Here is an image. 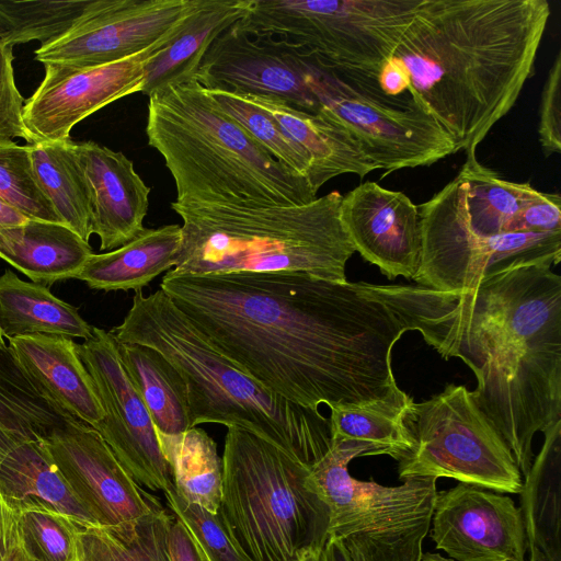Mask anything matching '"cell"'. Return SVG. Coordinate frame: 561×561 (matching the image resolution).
<instances>
[{
  "instance_id": "obj_40",
  "label": "cell",
  "mask_w": 561,
  "mask_h": 561,
  "mask_svg": "<svg viewBox=\"0 0 561 561\" xmlns=\"http://www.w3.org/2000/svg\"><path fill=\"white\" fill-rule=\"evenodd\" d=\"M163 494L171 514L184 526L206 561H251L228 533L218 513L184 502L174 488Z\"/></svg>"
},
{
  "instance_id": "obj_28",
  "label": "cell",
  "mask_w": 561,
  "mask_h": 561,
  "mask_svg": "<svg viewBox=\"0 0 561 561\" xmlns=\"http://www.w3.org/2000/svg\"><path fill=\"white\" fill-rule=\"evenodd\" d=\"M119 358L153 422L159 442L179 437L192 427L186 385L157 350L117 342Z\"/></svg>"
},
{
  "instance_id": "obj_20",
  "label": "cell",
  "mask_w": 561,
  "mask_h": 561,
  "mask_svg": "<svg viewBox=\"0 0 561 561\" xmlns=\"http://www.w3.org/2000/svg\"><path fill=\"white\" fill-rule=\"evenodd\" d=\"M8 345L53 403L92 427L103 419L104 411L93 379L72 339L30 334L9 339Z\"/></svg>"
},
{
  "instance_id": "obj_35",
  "label": "cell",
  "mask_w": 561,
  "mask_h": 561,
  "mask_svg": "<svg viewBox=\"0 0 561 561\" xmlns=\"http://www.w3.org/2000/svg\"><path fill=\"white\" fill-rule=\"evenodd\" d=\"M90 0H0V42L48 43L66 33Z\"/></svg>"
},
{
  "instance_id": "obj_25",
  "label": "cell",
  "mask_w": 561,
  "mask_h": 561,
  "mask_svg": "<svg viewBox=\"0 0 561 561\" xmlns=\"http://www.w3.org/2000/svg\"><path fill=\"white\" fill-rule=\"evenodd\" d=\"M543 434L523 481L519 508L528 561H561V421Z\"/></svg>"
},
{
  "instance_id": "obj_41",
  "label": "cell",
  "mask_w": 561,
  "mask_h": 561,
  "mask_svg": "<svg viewBox=\"0 0 561 561\" xmlns=\"http://www.w3.org/2000/svg\"><path fill=\"white\" fill-rule=\"evenodd\" d=\"M13 46L0 42V139L22 138L28 144L36 139L23 117V98L15 84Z\"/></svg>"
},
{
  "instance_id": "obj_46",
  "label": "cell",
  "mask_w": 561,
  "mask_h": 561,
  "mask_svg": "<svg viewBox=\"0 0 561 561\" xmlns=\"http://www.w3.org/2000/svg\"><path fill=\"white\" fill-rule=\"evenodd\" d=\"M301 561H351L337 536L329 535L325 542L318 549L307 552Z\"/></svg>"
},
{
  "instance_id": "obj_22",
  "label": "cell",
  "mask_w": 561,
  "mask_h": 561,
  "mask_svg": "<svg viewBox=\"0 0 561 561\" xmlns=\"http://www.w3.org/2000/svg\"><path fill=\"white\" fill-rule=\"evenodd\" d=\"M0 495L18 513L44 508L66 515L81 528L98 526L49 455L43 439L14 448L0 463Z\"/></svg>"
},
{
  "instance_id": "obj_45",
  "label": "cell",
  "mask_w": 561,
  "mask_h": 561,
  "mask_svg": "<svg viewBox=\"0 0 561 561\" xmlns=\"http://www.w3.org/2000/svg\"><path fill=\"white\" fill-rule=\"evenodd\" d=\"M169 558L170 561H206L184 526L174 516L169 533Z\"/></svg>"
},
{
  "instance_id": "obj_5",
  "label": "cell",
  "mask_w": 561,
  "mask_h": 561,
  "mask_svg": "<svg viewBox=\"0 0 561 561\" xmlns=\"http://www.w3.org/2000/svg\"><path fill=\"white\" fill-rule=\"evenodd\" d=\"M148 98V144L174 180L175 203L261 207L317 198L307 178L272 157L195 78Z\"/></svg>"
},
{
  "instance_id": "obj_9",
  "label": "cell",
  "mask_w": 561,
  "mask_h": 561,
  "mask_svg": "<svg viewBox=\"0 0 561 561\" xmlns=\"http://www.w3.org/2000/svg\"><path fill=\"white\" fill-rule=\"evenodd\" d=\"M407 419L414 444L398 461L399 479L451 478L520 493L522 473L512 451L467 387L446 385L440 393L414 402Z\"/></svg>"
},
{
  "instance_id": "obj_33",
  "label": "cell",
  "mask_w": 561,
  "mask_h": 561,
  "mask_svg": "<svg viewBox=\"0 0 561 561\" xmlns=\"http://www.w3.org/2000/svg\"><path fill=\"white\" fill-rule=\"evenodd\" d=\"M173 516L157 508L119 526L82 528L78 561H170L169 533Z\"/></svg>"
},
{
  "instance_id": "obj_12",
  "label": "cell",
  "mask_w": 561,
  "mask_h": 561,
  "mask_svg": "<svg viewBox=\"0 0 561 561\" xmlns=\"http://www.w3.org/2000/svg\"><path fill=\"white\" fill-rule=\"evenodd\" d=\"M201 1L90 0L66 33L35 50V59L85 68L127 58L174 37Z\"/></svg>"
},
{
  "instance_id": "obj_36",
  "label": "cell",
  "mask_w": 561,
  "mask_h": 561,
  "mask_svg": "<svg viewBox=\"0 0 561 561\" xmlns=\"http://www.w3.org/2000/svg\"><path fill=\"white\" fill-rule=\"evenodd\" d=\"M432 512L409 520L373 526L337 537L351 561H421Z\"/></svg>"
},
{
  "instance_id": "obj_51",
  "label": "cell",
  "mask_w": 561,
  "mask_h": 561,
  "mask_svg": "<svg viewBox=\"0 0 561 561\" xmlns=\"http://www.w3.org/2000/svg\"><path fill=\"white\" fill-rule=\"evenodd\" d=\"M78 561V560H77Z\"/></svg>"
},
{
  "instance_id": "obj_39",
  "label": "cell",
  "mask_w": 561,
  "mask_h": 561,
  "mask_svg": "<svg viewBox=\"0 0 561 561\" xmlns=\"http://www.w3.org/2000/svg\"><path fill=\"white\" fill-rule=\"evenodd\" d=\"M81 529L72 519L51 510L19 513L21 548L34 561H77Z\"/></svg>"
},
{
  "instance_id": "obj_7",
  "label": "cell",
  "mask_w": 561,
  "mask_h": 561,
  "mask_svg": "<svg viewBox=\"0 0 561 561\" xmlns=\"http://www.w3.org/2000/svg\"><path fill=\"white\" fill-rule=\"evenodd\" d=\"M218 514L251 561H301L329 537L330 511L310 468L279 446L229 427Z\"/></svg>"
},
{
  "instance_id": "obj_38",
  "label": "cell",
  "mask_w": 561,
  "mask_h": 561,
  "mask_svg": "<svg viewBox=\"0 0 561 561\" xmlns=\"http://www.w3.org/2000/svg\"><path fill=\"white\" fill-rule=\"evenodd\" d=\"M0 197L30 218L61 222L37 182L27 145L12 139H0Z\"/></svg>"
},
{
  "instance_id": "obj_14",
  "label": "cell",
  "mask_w": 561,
  "mask_h": 561,
  "mask_svg": "<svg viewBox=\"0 0 561 561\" xmlns=\"http://www.w3.org/2000/svg\"><path fill=\"white\" fill-rule=\"evenodd\" d=\"M239 21L206 51L195 75L198 83L207 90L267 98L319 113L300 51L270 34L250 32Z\"/></svg>"
},
{
  "instance_id": "obj_31",
  "label": "cell",
  "mask_w": 561,
  "mask_h": 561,
  "mask_svg": "<svg viewBox=\"0 0 561 561\" xmlns=\"http://www.w3.org/2000/svg\"><path fill=\"white\" fill-rule=\"evenodd\" d=\"M413 403V399L400 390L363 404L333 407L329 417L331 442L365 443L376 448L379 455L399 461L414 444L407 419Z\"/></svg>"
},
{
  "instance_id": "obj_2",
  "label": "cell",
  "mask_w": 561,
  "mask_h": 561,
  "mask_svg": "<svg viewBox=\"0 0 561 561\" xmlns=\"http://www.w3.org/2000/svg\"><path fill=\"white\" fill-rule=\"evenodd\" d=\"M552 267L517 265L454 291L380 285L409 331L473 371V399L524 478L535 434L561 421V276Z\"/></svg>"
},
{
  "instance_id": "obj_43",
  "label": "cell",
  "mask_w": 561,
  "mask_h": 561,
  "mask_svg": "<svg viewBox=\"0 0 561 561\" xmlns=\"http://www.w3.org/2000/svg\"><path fill=\"white\" fill-rule=\"evenodd\" d=\"M558 231H561V197L542 192L527 202L506 228V233Z\"/></svg>"
},
{
  "instance_id": "obj_3",
  "label": "cell",
  "mask_w": 561,
  "mask_h": 561,
  "mask_svg": "<svg viewBox=\"0 0 561 561\" xmlns=\"http://www.w3.org/2000/svg\"><path fill=\"white\" fill-rule=\"evenodd\" d=\"M549 16L547 0H423L379 88L409 94L458 150L476 153L534 75Z\"/></svg>"
},
{
  "instance_id": "obj_24",
  "label": "cell",
  "mask_w": 561,
  "mask_h": 561,
  "mask_svg": "<svg viewBox=\"0 0 561 561\" xmlns=\"http://www.w3.org/2000/svg\"><path fill=\"white\" fill-rule=\"evenodd\" d=\"M249 4L250 0H202L178 34L148 61L140 92L150 96L194 79L213 42L245 15Z\"/></svg>"
},
{
  "instance_id": "obj_37",
  "label": "cell",
  "mask_w": 561,
  "mask_h": 561,
  "mask_svg": "<svg viewBox=\"0 0 561 561\" xmlns=\"http://www.w3.org/2000/svg\"><path fill=\"white\" fill-rule=\"evenodd\" d=\"M207 91L219 106L272 157L305 178L308 176L310 163L307 154L267 112L244 95Z\"/></svg>"
},
{
  "instance_id": "obj_48",
  "label": "cell",
  "mask_w": 561,
  "mask_h": 561,
  "mask_svg": "<svg viewBox=\"0 0 561 561\" xmlns=\"http://www.w3.org/2000/svg\"><path fill=\"white\" fill-rule=\"evenodd\" d=\"M5 561H34L33 559H31L24 551L23 549L20 547H18L16 549H14L10 556L5 559Z\"/></svg>"
},
{
  "instance_id": "obj_1",
  "label": "cell",
  "mask_w": 561,
  "mask_h": 561,
  "mask_svg": "<svg viewBox=\"0 0 561 561\" xmlns=\"http://www.w3.org/2000/svg\"><path fill=\"white\" fill-rule=\"evenodd\" d=\"M160 289L221 354L298 405H357L401 390L391 351L409 330L377 284L170 270Z\"/></svg>"
},
{
  "instance_id": "obj_42",
  "label": "cell",
  "mask_w": 561,
  "mask_h": 561,
  "mask_svg": "<svg viewBox=\"0 0 561 561\" xmlns=\"http://www.w3.org/2000/svg\"><path fill=\"white\" fill-rule=\"evenodd\" d=\"M539 141L546 157L561 151V53L559 51L549 70L543 85L540 117Z\"/></svg>"
},
{
  "instance_id": "obj_32",
  "label": "cell",
  "mask_w": 561,
  "mask_h": 561,
  "mask_svg": "<svg viewBox=\"0 0 561 561\" xmlns=\"http://www.w3.org/2000/svg\"><path fill=\"white\" fill-rule=\"evenodd\" d=\"M27 147L37 182L60 221L89 242L90 197L73 141H36Z\"/></svg>"
},
{
  "instance_id": "obj_21",
  "label": "cell",
  "mask_w": 561,
  "mask_h": 561,
  "mask_svg": "<svg viewBox=\"0 0 561 561\" xmlns=\"http://www.w3.org/2000/svg\"><path fill=\"white\" fill-rule=\"evenodd\" d=\"M267 112L307 154L308 181L318 193L331 179L342 174L364 178L378 170L353 137L324 115L293 108L276 100L244 95Z\"/></svg>"
},
{
  "instance_id": "obj_30",
  "label": "cell",
  "mask_w": 561,
  "mask_h": 561,
  "mask_svg": "<svg viewBox=\"0 0 561 561\" xmlns=\"http://www.w3.org/2000/svg\"><path fill=\"white\" fill-rule=\"evenodd\" d=\"M466 157L459 173L448 184L467 226L483 237L506 233L520 208L540 192L529 183L502 179L482 165L476 153Z\"/></svg>"
},
{
  "instance_id": "obj_47",
  "label": "cell",
  "mask_w": 561,
  "mask_h": 561,
  "mask_svg": "<svg viewBox=\"0 0 561 561\" xmlns=\"http://www.w3.org/2000/svg\"><path fill=\"white\" fill-rule=\"evenodd\" d=\"M30 219L33 218H30L0 197V229L21 226Z\"/></svg>"
},
{
  "instance_id": "obj_50",
  "label": "cell",
  "mask_w": 561,
  "mask_h": 561,
  "mask_svg": "<svg viewBox=\"0 0 561 561\" xmlns=\"http://www.w3.org/2000/svg\"><path fill=\"white\" fill-rule=\"evenodd\" d=\"M4 343H5V342H4V339H3V336H2V334H1V332H0V344H4Z\"/></svg>"
},
{
  "instance_id": "obj_23",
  "label": "cell",
  "mask_w": 561,
  "mask_h": 561,
  "mask_svg": "<svg viewBox=\"0 0 561 561\" xmlns=\"http://www.w3.org/2000/svg\"><path fill=\"white\" fill-rule=\"evenodd\" d=\"M92 254L89 242L61 222L30 219L0 229V259L47 287L77 278Z\"/></svg>"
},
{
  "instance_id": "obj_34",
  "label": "cell",
  "mask_w": 561,
  "mask_h": 561,
  "mask_svg": "<svg viewBox=\"0 0 561 561\" xmlns=\"http://www.w3.org/2000/svg\"><path fill=\"white\" fill-rule=\"evenodd\" d=\"M174 490L186 503L217 513L221 500L222 460L216 442L197 426L173 439L160 442Z\"/></svg>"
},
{
  "instance_id": "obj_11",
  "label": "cell",
  "mask_w": 561,
  "mask_h": 561,
  "mask_svg": "<svg viewBox=\"0 0 561 561\" xmlns=\"http://www.w3.org/2000/svg\"><path fill=\"white\" fill-rule=\"evenodd\" d=\"M422 252L413 280L438 291L473 287L482 278L530 263L561 260V231L507 232L492 237L467 226L447 183L431 199L417 205Z\"/></svg>"
},
{
  "instance_id": "obj_10",
  "label": "cell",
  "mask_w": 561,
  "mask_h": 561,
  "mask_svg": "<svg viewBox=\"0 0 561 561\" xmlns=\"http://www.w3.org/2000/svg\"><path fill=\"white\" fill-rule=\"evenodd\" d=\"M297 49L319 113L345 129L378 169L389 173L431 165L459 151L450 135L409 94L390 98L356 88Z\"/></svg>"
},
{
  "instance_id": "obj_13",
  "label": "cell",
  "mask_w": 561,
  "mask_h": 561,
  "mask_svg": "<svg viewBox=\"0 0 561 561\" xmlns=\"http://www.w3.org/2000/svg\"><path fill=\"white\" fill-rule=\"evenodd\" d=\"M78 353L91 375L104 411L93 427L140 486L169 492L174 488L151 416L119 358L111 332L94 328L78 344Z\"/></svg>"
},
{
  "instance_id": "obj_26",
  "label": "cell",
  "mask_w": 561,
  "mask_h": 561,
  "mask_svg": "<svg viewBox=\"0 0 561 561\" xmlns=\"http://www.w3.org/2000/svg\"><path fill=\"white\" fill-rule=\"evenodd\" d=\"M181 226L146 228L115 250L92 254L77 276L96 290H141L164 271L174 267L181 242Z\"/></svg>"
},
{
  "instance_id": "obj_6",
  "label": "cell",
  "mask_w": 561,
  "mask_h": 561,
  "mask_svg": "<svg viewBox=\"0 0 561 561\" xmlns=\"http://www.w3.org/2000/svg\"><path fill=\"white\" fill-rule=\"evenodd\" d=\"M343 195L333 191L294 206L171 203L181 217L178 273H306L346 282L355 250L341 220Z\"/></svg>"
},
{
  "instance_id": "obj_4",
  "label": "cell",
  "mask_w": 561,
  "mask_h": 561,
  "mask_svg": "<svg viewBox=\"0 0 561 561\" xmlns=\"http://www.w3.org/2000/svg\"><path fill=\"white\" fill-rule=\"evenodd\" d=\"M121 343L157 350L180 373L192 427H241L311 468L331 448L329 419L271 391L221 354L161 290H137L123 322L110 331Z\"/></svg>"
},
{
  "instance_id": "obj_29",
  "label": "cell",
  "mask_w": 561,
  "mask_h": 561,
  "mask_svg": "<svg viewBox=\"0 0 561 561\" xmlns=\"http://www.w3.org/2000/svg\"><path fill=\"white\" fill-rule=\"evenodd\" d=\"M92 330L78 308L57 298L49 287L23 280L11 270L0 276V332L3 337L49 334L88 340Z\"/></svg>"
},
{
  "instance_id": "obj_17",
  "label": "cell",
  "mask_w": 561,
  "mask_h": 561,
  "mask_svg": "<svg viewBox=\"0 0 561 561\" xmlns=\"http://www.w3.org/2000/svg\"><path fill=\"white\" fill-rule=\"evenodd\" d=\"M430 528L454 561H527L520 508L503 493L463 482L436 491Z\"/></svg>"
},
{
  "instance_id": "obj_18",
  "label": "cell",
  "mask_w": 561,
  "mask_h": 561,
  "mask_svg": "<svg viewBox=\"0 0 561 561\" xmlns=\"http://www.w3.org/2000/svg\"><path fill=\"white\" fill-rule=\"evenodd\" d=\"M340 210L355 251L389 279L414 278L421 264V224L417 205L404 193L367 181L342 197Z\"/></svg>"
},
{
  "instance_id": "obj_49",
  "label": "cell",
  "mask_w": 561,
  "mask_h": 561,
  "mask_svg": "<svg viewBox=\"0 0 561 561\" xmlns=\"http://www.w3.org/2000/svg\"><path fill=\"white\" fill-rule=\"evenodd\" d=\"M421 561H454L449 558H445L440 553L426 552L423 553Z\"/></svg>"
},
{
  "instance_id": "obj_27",
  "label": "cell",
  "mask_w": 561,
  "mask_h": 561,
  "mask_svg": "<svg viewBox=\"0 0 561 561\" xmlns=\"http://www.w3.org/2000/svg\"><path fill=\"white\" fill-rule=\"evenodd\" d=\"M71 419L42 392L11 347L0 344V463L18 446L45 438Z\"/></svg>"
},
{
  "instance_id": "obj_15",
  "label": "cell",
  "mask_w": 561,
  "mask_h": 561,
  "mask_svg": "<svg viewBox=\"0 0 561 561\" xmlns=\"http://www.w3.org/2000/svg\"><path fill=\"white\" fill-rule=\"evenodd\" d=\"M172 38L105 65H44L41 84L24 103L27 129L36 141L70 140L71 129L82 119L116 100L140 92L148 61Z\"/></svg>"
},
{
  "instance_id": "obj_8",
  "label": "cell",
  "mask_w": 561,
  "mask_h": 561,
  "mask_svg": "<svg viewBox=\"0 0 561 561\" xmlns=\"http://www.w3.org/2000/svg\"><path fill=\"white\" fill-rule=\"evenodd\" d=\"M423 0H250L239 23L291 44L325 70L360 87H378ZM379 88V87H378Z\"/></svg>"
},
{
  "instance_id": "obj_16",
  "label": "cell",
  "mask_w": 561,
  "mask_h": 561,
  "mask_svg": "<svg viewBox=\"0 0 561 561\" xmlns=\"http://www.w3.org/2000/svg\"><path fill=\"white\" fill-rule=\"evenodd\" d=\"M43 442L98 526L131 523L162 507L157 497L133 480L92 426L71 419L53 430Z\"/></svg>"
},
{
  "instance_id": "obj_19",
  "label": "cell",
  "mask_w": 561,
  "mask_h": 561,
  "mask_svg": "<svg viewBox=\"0 0 561 561\" xmlns=\"http://www.w3.org/2000/svg\"><path fill=\"white\" fill-rule=\"evenodd\" d=\"M73 151L89 191L92 234L101 250L123 247L146 229L151 187L122 151L91 140L73 142Z\"/></svg>"
},
{
  "instance_id": "obj_44",
  "label": "cell",
  "mask_w": 561,
  "mask_h": 561,
  "mask_svg": "<svg viewBox=\"0 0 561 561\" xmlns=\"http://www.w3.org/2000/svg\"><path fill=\"white\" fill-rule=\"evenodd\" d=\"M20 546L19 513L0 495V561Z\"/></svg>"
}]
</instances>
